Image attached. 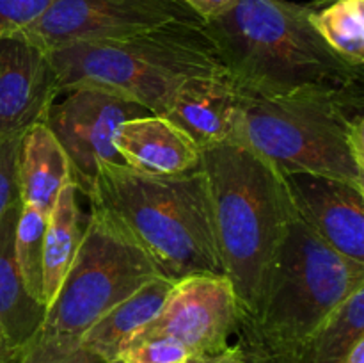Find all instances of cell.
<instances>
[{
    "label": "cell",
    "instance_id": "cell-14",
    "mask_svg": "<svg viewBox=\"0 0 364 363\" xmlns=\"http://www.w3.org/2000/svg\"><path fill=\"white\" fill-rule=\"evenodd\" d=\"M114 148L124 166L144 174L173 177L201 167V148L160 114H144L121 123Z\"/></svg>",
    "mask_w": 364,
    "mask_h": 363
},
{
    "label": "cell",
    "instance_id": "cell-11",
    "mask_svg": "<svg viewBox=\"0 0 364 363\" xmlns=\"http://www.w3.org/2000/svg\"><path fill=\"white\" fill-rule=\"evenodd\" d=\"M60 95L48 52L21 32L0 34V135H25Z\"/></svg>",
    "mask_w": 364,
    "mask_h": 363
},
{
    "label": "cell",
    "instance_id": "cell-13",
    "mask_svg": "<svg viewBox=\"0 0 364 363\" xmlns=\"http://www.w3.org/2000/svg\"><path fill=\"white\" fill-rule=\"evenodd\" d=\"M166 117L187 132L201 149L238 142L240 89L228 71L192 77L174 93Z\"/></svg>",
    "mask_w": 364,
    "mask_h": 363
},
{
    "label": "cell",
    "instance_id": "cell-12",
    "mask_svg": "<svg viewBox=\"0 0 364 363\" xmlns=\"http://www.w3.org/2000/svg\"><path fill=\"white\" fill-rule=\"evenodd\" d=\"M283 177L299 219L327 246L364 263V189L326 174Z\"/></svg>",
    "mask_w": 364,
    "mask_h": 363
},
{
    "label": "cell",
    "instance_id": "cell-10",
    "mask_svg": "<svg viewBox=\"0 0 364 363\" xmlns=\"http://www.w3.org/2000/svg\"><path fill=\"white\" fill-rule=\"evenodd\" d=\"M238 327L240 312L230 280L224 274H192L174 281L155 319L132 342L171 338L194 356L219 354L231 347Z\"/></svg>",
    "mask_w": 364,
    "mask_h": 363
},
{
    "label": "cell",
    "instance_id": "cell-18",
    "mask_svg": "<svg viewBox=\"0 0 364 363\" xmlns=\"http://www.w3.org/2000/svg\"><path fill=\"white\" fill-rule=\"evenodd\" d=\"M77 194V185L70 180L60 189L53 209L46 217L45 241H43V292H45L46 306L59 292L84 233V228L80 226L82 214Z\"/></svg>",
    "mask_w": 364,
    "mask_h": 363
},
{
    "label": "cell",
    "instance_id": "cell-16",
    "mask_svg": "<svg viewBox=\"0 0 364 363\" xmlns=\"http://www.w3.org/2000/svg\"><path fill=\"white\" fill-rule=\"evenodd\" d=\"M174 281L159 276L114 306L80 337V345L107 363H117L132 338L156 317Z\"/></svg>",
    "mask_w": 364,
    "mask_h": 363
},
{
    "label": "cell",
    "instance_id": "cell-21",
    "mask_svg": "<svg viewBox=\"0 0 364 363\" xmlns=\"http://www.w3.org/2000/svg\"><path fill=\"white\" fill-rule=\"evenodd\" d=\"M46 216L36 209L21 205L14 233V255L25 288L36 301L45 302L43 292V241H45Z\"/></svg>",
    "mask_w": 364,
    "mask_h": 363
},
{
    "label": "cell",
    "instance_id": "cell-20",
    "mask_svg": "<svg viewBox=\"0 0 364 363\" xmlns=\"http://www.w3.org/2000/svg\"><path fill=\"white\" fill-rule=\"evenodd\" d=\"M364 338V288L343 302L306 340L294 363H343Z\"/></svg>",
    "mask_w": 364,
    "mask_h": 363
},
{
    "label": "cell",
    "instance_id": "cell-27",
    "mask_svg": "<svg viewBox=\"0 0 364 363\" xmlns=\"http://www.w3.org/2000/svg\"><path fill=\"white\" fill-rule=\"evenodd\" d=\"M187 363H247L245 359L244 351H242L240 344L231 345L230 349H226L224 352L219 354H206V356H196L191 362Z\"/></svg>",
    "mask_w": 364,
    "mask_h": 363
},
{
    "label": "cell",
    "instance_id": "cell-7",
    "mask_svg": "<svg viewBox=\"0 0 364 363\" xmlns=\"http://www.w3.org/2000/svg\"><path fill=\"white\" fill-rule=\"evenodd\" d=\"M159 276L151 258L105 212L91 206L77 255L46 306L38 337L80 340L109 310Z\"/></svg>",
    "mask_w": 364,
    "mask_h": 363
},
{
    "label": "cell",
    "instance_id": "cell-22",
    "mask_svg": "<svg viewBox=\"0 0 364 363\" xmlns=\"http://www.w3.org/2000/svg\"><path fill=\"white\" fill-rule=\"evenodd\" d=\"M13 363H107L71 338L36 337Z\"/></svg>",
    "mask_w": 364,
    "mask_h": 363
},
{
    "label": "cell",
    "instance_id": "cell-4",
    "mask_svg": "<svg viewBox=\"0 0 364 363\" xmlns=\"http://www.w3.org/2000/svg\"><path fill=\"white\" fill-rule=\"evenodd\" d=\"M363 110L364 84L277 96L240 89L238 142L283 174H326L364 189Z\"/></svg>",
    "mask_w": 364,
    "mask_h": 363
},
{
    "label": "cell",
    "instance_id": "cell-24",
    "mask_svg": "<svg viewBox=\"0 0 364 363\" xmlns=\"http://www.w3.org/2000/svg\"><path fill=\"white\" fill-rule=\"evenodd\" d=\"M23 135H0V216L20 199L18 167Z\"/></svg>",
    "mask_w": 364,
    "mask_h": 363
},
{
    "label": "cell",
    "instance_id": "cell-6",
    "mask_svg": "<svg viewBox=\"0 0 364 363\" xmlns=\"http://www.w3.org/2000/svg\"><path fill=\"white\" fill-rule=\"evenodd\" d=\"M60 93L95 88L166 116L185 80L226 71L203 20H174L119 39L48 52Z\"/></svg>",
    "mask_w": 364,
    "mask_h": 363
},
{
    "label": "cell",
    "instance_id": "cell-1",
    "mask_svg": "<svg viewBox=\"0 0 364 363\" xmlns=\"http://www.w3.org/2000/svg\"><path fill=\"white\" fill-rule=\"evenodd\" d=\"M213 231L240 322L255 315L270 269L295 219L283 173L242 142L201 149Z\"/></svg>",
    "mask_w": 364,
    "mask_h": 363
},
{
    "label": "cell",
    "instance_id": "cell-5",
    "mask_svg": "<svg viewBox=\"0 0 364 363\" xmlns=\"http://www.w3.org/2000/svg\"><path fill=\"white\" fill-rule=\"evenodd\" d=\"M361 288L364 263L327 246L295 216L258 310L238 327L247 363H294L306 340Z\"/></svg>",
    "mask_w": 364,
    "mask_h": 363
},
{
    "label": "cell",
    "instance_id": "cell-29",
    "mask_svg": "<svg viewBox=\"0 0 364 363\" xmlns=\"http://www.w3.org/2000/svg\"><path fill=\"white\" fill-rule=\"evenodd\" d=\"M343 363H364V338H361V340L352 347V351L348 352V356L345 358Z\"/></svg>",
    "mask_w": 364,
    "mask_h": 363
},
{
    "label": "cell",
    "instance_id": "cell-9",
    "mask_svg": "<svg viewBox=\"0 0 364 363\" xmlns=\"http://www.w3.org/2000/svg\"><path fill=\"white\" fill-rule=\"evenodd\" d=\"M64 93L66 98L52 103L43 123L63 146L70 160L71 180L78 191L87 194L102 164L121 162L114 148L119 125L151 112L102 89L77 88Z\"/></svg>",
    "mask_w": 364,
    "mask_h": 363
},
{
    "label": "cell",
    "instance_id": "cell-17",
    "mask_svg": "<svg viewBox=\"0 0 364 363\" xmlns=\"http://www.w3.org/2000/svg\"><path fill=\"white\" fill-rule=\"evenodd\" d=\"M70 180V160L55 135L45 123L28 128L21 141L18 167L21 205L48 217L60 189Z\"/></svg>",
    "mask_w": 364,
    "mask_h": 363
},
{
    "label": "cell",
    "instance_id": "cell-28",
    "mask_svg": "<svg viewBox=\"0 0 364 363\" xmlns=\"http://www.w3.org/2000/svg\"><path fill=\"white\" fill-rule=\"evenodd\" d=\"M21 351L14 349L0 326V363H13Z\"/></svg>",
    "mask_w": 364,
    "mask_h": 363
},
{
    "label": "cell",
    "instance_id": "cell-25",
    "mask_svg": "<svg viewBox=\"0 0 364 363\" xmlns=\"http://www.w3.org/2000/svg\"><path fill=\"white\" fill-rule=\"evenodd\" d=\"M53 2L55 0H0V34L23 31Z\"/></svg>",
    "mask_w": 364,
    "mask_h": 363
},
{
    "label": "cell",
    "instance_id": "cell-3",
    "mask_svg": "<svg viewBox=\"0 0 364 363\" xmlns=\"http://www.w3.org/2000/svg\"><path fill=\"white\" fill-rule=\"evenodd\" d=\"M85 196L151 258L162 276L178 281L192 274H224L201 167L156 177L107 162Z\"/></svg>",
    "mask_w": 364,
    "mask_h": 363
},
{
    "label": "cell",
    "instance_id": "cell-19",
    "mask_svg": "<svg viewBox=\"0 0 364 363\" xmlns=\"http://www.w3.org/2000/svg\"><path fill=\"white\" fill-rule=\"evenodd\" d=\"M308 18L320 38L345 63L364 66V0H313Z\"/></svg>",
    "mask_w": 364,
    "mask_h": 363
},
{
    "label": "cell",
    "instance_id": "cell-23",
    "mask_svg": "<svg viewBox=\"0 0 364 363\" xmlns=\"http://www.w3.org/2000/svg\"><path fill=\"white\" fill-rule=\"evenodd\" d=\"M196 358L185 345L171 338L132 342L123 349L117 363H187Z\"/></svg>",
    "mask_w": 364,
    "mask_h": 363
},
{
    "label": "cell",
    "instance_id": "cell-2",
    "mask_svg": "<svg viewBox=\"0 0 364 363\" xmlns=\"http://www.w3.org/2000/svg\"><path fill=\"white\" fill-rule=\"evenodd\" d=\"M205 31L242 91L277 96L364 84L363 68L345 63L313 28L306 4L235 0Z\"/></svg>",
    "mask_w": 364,
    "mask_h": 363
},
{
    "label": "cell",
    "instance_id": "cell-15",
    "mask_svg": "<svg viewBox=\"0 0 364 363\" xmlns=\"http://www.w3.org/2000/svg\"><path fill=\"white\" fill-rule=\"evenodd\" d=\"M21 201L0 216V326L14 349L27 347L41 331L46 306L36 301L25 288L14 255V233Z\"/></svg>",
    "mask_w": 364,
    "mask_h": 363
},
{
    "label": "cell",
    "instance_id": "cell-26",
    "mask_svg": "<svg viewBox=\"0 0 364 363\" xmlns=\"http://www.w3.org/2000/svg\"><path fill=\"white\" fill-rule=\"evenodd\" d=\"M180 2L194 11L203 21H208L223 14L235 0H180Z\"/></svg>",
    "mask_w": 364,
    "mask_h": 363
},
{
    "label": "cell",
    "instance_id": "cell-8",
    "mask_svg": "<svg viewBox=\"0 0 364 363\" xmlns=\"http://www.w3.org/2000/svg\"><path fill=\"white\" fill-rule=\"evenodd\" d=\"M174 20H201L180 0H55L20 31L45 52L73 43L119 39Z\"/></svg>",
    "mask_w": 364,
    "mask_h": 363
}]
</instances>
